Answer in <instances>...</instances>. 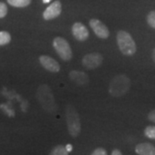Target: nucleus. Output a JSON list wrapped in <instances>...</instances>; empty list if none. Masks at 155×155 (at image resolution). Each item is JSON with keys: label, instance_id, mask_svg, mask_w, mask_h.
Masks as SVG:
<instances>
[{"label": "nucleus", "instance_id": "obj_1", "mask_svg": "<svg viewBox=\"0 0 155 155\" xmlns=\"http://www.w3.org/2000/svg\"><path fill=\"white\" fill-rule=\"evenodd\" d=\"M36 98L46 112L50 114H54L57 112L58 105L56 104L54 96L51 91V88L48 84H42L39 86L36 91Z\"/></svg>", "mask_w": 155, "mask_h": 155}, {"label": "nucleus", "instance_id": "obj_2", "mask_svg": "<svg viewBox=\"0 0 155 155\" xmlns=\"http://www.w3.org/2000/svg\"><path fill=\"white\" fill-rule=\"evenodd\" d=\"M131 87V80L125 74H118L111 79L109 85V93L114 97H121Z\"/></svg>", "mask_w": 155, "mask_h": 155}, {"label": "nucleus", "instance_id": "obj_3", "mask_svg": "<svg viewBox=\"0 0 155 155\" xmlns=\"http://www.w3.org/2000/svg\"><path fill=\"white\" fill-rule=\"evenodd\" d=\"M66 121L69 134L72 138H77L81 132V122L78 112L71 104L66 106Z\"/></svg>", "mask_w": 155, "mask_h": 155}, {"label": "nucleus", "instance_id": "obj_4", "mask_svg": "<svg viewBox=\"0 0 155 155\" xmlns=\"http://www.w3.org/2000/svg\"><path fill=\"white\" fill-rule=\"evenodd\" d=\"M116 43L123 55L132 56L136 51L137 47L132 35L127 31L119 30L116 35Z\"/></svg>", "mask_w": 155, "mask_h": 155}, {"label": "nucleus", "instance_id": "obj_5", "mask_svg": "<svg viewBox=\"0 0 155 155\" xmlns=\"http://www.w3.org/2000/svg\"><path fill=\"white\" fill-rule=\"evenodd\" d=\"M53 47L62 61H70L72 58V51L67 40L57 36L53 41Z\"/></svg>", "mask_w": 155, "mask_h": 155}, {"label": "nucleus", "instance_id": "obj_6", "mask_svg": "<svg viewBox=\"0 0 155 155\" xmlns=\"http://www.w3.org/2000/svg\"><path fill=\"white\" fill-rule=\"evenodd\" d=\"M104 62V56L99 53H91L84 56L82 65L88 70H94L99 67Z\"/></svg>", "mask_w": 155, "mask_h": 155}, {"label": "nucleus", "instance_id": "obj_7", "mask_svg": "<svg viewBox=\"0 0 155 155\" xmlns=\"http://www.w3.org/2000/svg\"><path fill=\"white\" fill-rule=\"evenodd\" d=\"M89 25L93 30L94 34L100 39H107L110 36V30L102 21L92 18L90 20Z\"/></svg>", "mask_w": 155, "mask_h": 155}, {"label": "nucleus", "instance_id": "obj_8", "mask_svg": "<svg viewBox=\"0 0 155 155\" xmlns=\"http://www.w3.org/2000/svg\"><path fill=\"white\" fill-rule=\"evenodd\" d=\"M61 11H62V5L61 1L56 0L53 2L48 7H47V9L43 12V18L47 21L55 19L61 15Z\"/></svg>", "mask_w": 155, "mask_h": 155}, {"label": "nucleus", "instance_id": "obj_9", "mask_svg": "<svg viewBox=\"0 0 155 155\" xmlns=\"http://www.w3.org/2000/svg\"><path fill=\"white\" fill-rule=\"evenodd\" d=\"M72 36L78 41H85L89 38V30L82 22H76L72 27Z\"/></svg>", "mask_w": 155, "mask_h": 155}, {"label": "nucleus", "instance_id": "obj_10", "mask_svg": "<svg viewBox=\"0 0 155 155\" xmlns=\"http://www.w3.org/2000/svg\"><path fill=\"white\" fill-rule=\"evenodd\" d=\"M39 61L47 71H49L51 72H59L61 70L60 64L50 56L41 55L39 57Z\"/></svg>", "mask_w": 155, "mask_h": 155}, {"label": "nucleus", "instance_id": "obj_11", "mask_svg": "<svg viewBox=\"0 0 155 155\" xmlns=\"http://www.w3.org/2000/svg\"><path fill=\"white\" fill-rule=\"evenodd\" d=\"M69 78H71L72 81H73L78 85H84V84H88L89 80H90L88 74H86L84 72L76 71V70H72L70 72Z\"/></svg>", "mask_w": 155, "mask_h": 155}, {"label": "nucleus", "instance_id": "obj_12", "mask_svg": "<svg viewBox=\"0 0 155 155\" xmlns=\"http://www.w3.org/2000/svg\"><path fill=\"white\" fill-rule=\"evenodd\" d=\"M134 151L139 155H155V147L148 142L137 144Z\"/></svg>", "mask_w": 155, "mask_h": 155}, {"label": "nucleus", "instance_id": "obj_13", "mask_svg": "<svg viewBox=\"0 0 155 155\" xmlns=\"http://www.w3.org/2000/svg\"><path fill=\"white\" fill-rule=\"evenodd\" d=\"M68 153L69 152L67 151V147L63 145H57L54 147H53L50 152L51 155H67Z\"/></svg>", "mask_w": 155, "mask_h": 155}, {"label": "nucleus", "instance_id": "obj_14", "mask_svg": "<svg viewBox=\"0 0 155 155\" xmlns=\"http://www.w3.org/2000/svg\"><path fill=\"white\" fill-rule=\"evenodd\" d=\"M9 5L17 8H24L31 4L32 0H7Z\"/></svg>", "mask_w": 155, "mask_h": 155}, {"label": "nucleus", "instance_id": "obj_15", "mask_svg": "<svg viewBox=\"0 0 155 155\" xmlns=\"http://www.w3.org/2000/svg\"><path fill=\"white\" fill-rule=\"evenodd\" d=\"M11 41V36L7 31H0V46L9 44Z\"/></svg>", "mask_w": 155, "mask_h": 155}, {"label": "nucleus", "instance_id": "obj_16", "mask_svg": "<svg viewBox=\"0 0 155 155\" xmlns=\"http://www.w3.org/2000/svg\"><path fill=\"white\" fill-rule=\"evenodd\" d=\"M144 134L147 138L155 140V126L149 125L145 128Z\"/></svg>", "mask_w": 155, "mask_h": 155}, {"label": "nucleus", "instance_id": "obj_17", "mask_svg": "<svg viewBox=\"0 0 155 155\" xmlns=\"http://www.w3.org/2000/svg\"><path fill=\"white\" fill-rule=\"evenodd\" d=\"M147 22L151 28L155 29V11H150L147 16Z\"/></svg>", "mask_w": 155, "mask_h": 155}, {"label": "nucleus", "instance_id": "obj_18", "mask_svg": "<svg viewBox=\"0 0 155 155\" xmlns=\"http://www.w3.org/2000/svg\"><path fill=\"white\" fill-rule=\"evenodd\" d=\"M8 13V7L5 3L0 2V18H3L7 15Z\"/></svg>", "mask_w": 155, "mask_h": 155}, {"label": "nucleus", "instance_id": "obj_19", "mask_svg": "<svg viewBox=\"0 0 155 155\" xmlns=\"http://www.w3.org/2000/svg\"><path fill=\"white\" fill-rule=\"evenodd\" d=\"M92 155H107V152L105 149L102 148V147H97V149H95L92 152Z\"/></svg>", "mask_w": 155, "mask_h": 155}, {"label": "nucleus", "instance_id": "obj_20", "mask_svg": "<svg viewBox=\"0 0 155 155\" xmlns=\"http://www.w3.org/2000/svg\"><path fill=\"white\" fill-rule=\"evenodd\" d=\"M147 119L149 120L150 122L155 123V109L154 110H151L149 113H148V115H147Z\"/></svg>", "mask_w": 155, "mask_h": 155}, {"label": "nucleus", "instance_id": "obj_21", "mask_svg": "<svg viewBox=\"0 0 155 155\" xmlns=\"http://www.w3.org/2000/svg\"><path fill=\"white\" fill-rule=\"evenodd\" d=\"M111 154L112 155H122V153H121V151H120V150L114 149L113 151H112Z\"/></svg>", "mask_w": 155, "mask_h": 155}, {"label": "nucleus", "instance_id": "obj_22", "mask_svg": "<svg viewBox=\"0 0 155 155\" xmlns=\"http://www.w3.org/2000/svg\"><path fill=\"white\" fill-rule=\"evenodd\" d=\"M66 147H67V151H68V152L70 153V152H71V151H72V146H71V145H70V144H68V145H67V146H66Z\"/></svg>", "mask_w": 155, "mask_h": 155}, {"label": "nucleus", "instance_id": "obj_23", "mask_svg": "<svg viewBox=\"0 0 155 155\" xmlns=\"http://www.w3.org/2000/svg\"><path fill=\"white\" fill-rule=\"evenodd\" d=\"M152 58H153V62H154L155 64V48L154 49H153V53H152Z\"/></svg>", "mask_w": 155, "mask_h": 155}, {"label": "nucleus", "instance_id": "obj_24", "mask_svg": "<svg viewBox=\"0 0 155 155\" xmlns=\"http://www.w3.org/2000/svg\"><path fill=\"white\" fill-rule=\"evenodd\" d=\"M51 1H52V0H42L43 4H49Z\"/></svg>", "mask_w": 155, "mask_h": 155}]
</instances>
